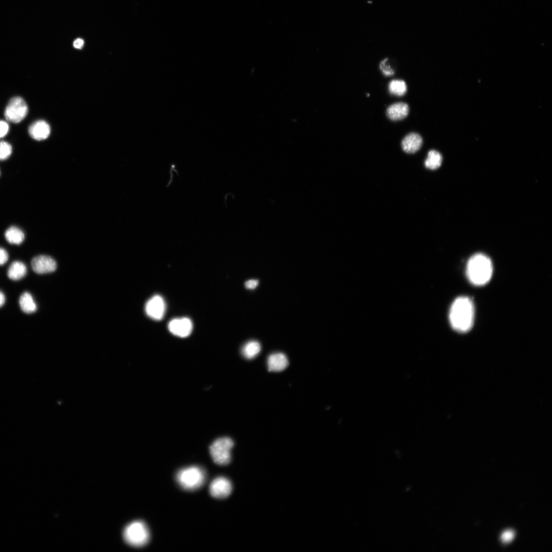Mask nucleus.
<instances>
[{
	"instance_id": "obj_15",
	"label": "nucleus",
	"mask_w": 552,
	"mask_h": 552,
	"mask_svg": "<svg viewBox=\"0 0 552 552\" xmlns=\"http://www.w3.org/2000/svg\"><path fill=\"white\" fill-rule=\"evenodd\" d=\"M26 273V266L24 263L18 261L13 262L9 267L7 271L8 277L13 281L22 279Z\"/></svg>"
},
{
	"instance_id": "obj_12",
	"label": "nucleus",
	"mask_w": 552,
	"mask_h": 552,
	"mask_svg": "<svg viewBox=\"0 0 552 552\" xmlns=\"http://www.w3.org/2000/svg\"><path fill=\"white\" fill-rule=\"evenodd\" d=\"M423 140L421 136L416 132H411L402 140L401 146L403 151L408 153H413L421 147Z\"/></svg>"
},
{
	"instance_id": "obj_27",
	"label": "nucleus",
	"mask_w": 552,
	"mask_h": 552,
	"mask_svg": "<svg viewBox=\"0 0 552 552\" xmlns=\"http://www.w3.org/2000/svg\"><path fill=\"white\" fill-rule=\"evenodd\" d=\"M84 45V41L81 38H77L74 41L73 46L76 49H80Z\"/></svg>"
},
{
	"instance_id": "obj_14",
	"label": "nucleus",
	"mask_w": 552,
	"mask_h": 552,
	"mask_svg": "<svg viewBox=\"0 0 552 552\" xmlns=\"http://www.w3.org/2000/svg\"><path fill=\"white\" fill-rule=\"evenodd\" d=\"M288 365V359L286 356L282 353L272 354L267 359L268 369L270 372L283 371Z\"/></svg>"
},
{
	"instance_id": "obj_1",
	"label": "nucleus",
	"mask_w": 552,
	"mask_h": 552,
	"mask_svg": "<svg viewBox=\"0 0 552 552\" xmlns=\"http://www.w3.org/2000/svg\"><path fill=\"white\" fill-rule=\"evenodd\" d=\"M450 325L456 331L466 333L473 326L474 307L472 300L467 296H460L452 304L449 314Z\"/></svg>"
},
{
	"instance_id": "obj_24",
	"label": "nucleus",
	"mask_w": 552,
	"mask_h": 552,
	"mask_svg": "<svg viewBox=\"0 0 552 552\" xmlns=\"http://www.w3.org/2000/svg\"><path fill=\"white\" fill-rule=\"evenodd\" d=\"M8 254L3 248L0 247V265L4 264L8 260Z\"/></svg>"
},
{
	"instance_id": "obj_11",
	"label": "nucleus",
	"mask_w": 552,
	"mask_h": 552,
	"mask_svg": "<svg viewBox=\"0 0 552 552\" xmlns=\"http://www.w3.org/2000/svg\"><path fill=\"white\" fill-rule=\"evenodd\" d=\"M50 130L49 125L43 120L34 122L29 128L30 135L37 141L46 139L50 135Z\"/></svg>"
},
{
	"instance_id": "obj_7",
	"label": "nucleus",
	"mask_w": 552,
	"mask_h": 552,
	"mask_svg": "<svg viewBox=\"0 0 552 552\" xmlns=\"http://www.w3.org/2000/svg\"><path fill=\"white\" fill-rule=\"evenodd\" d=\"M209 490L213 497L223 498L231 494L232 491V485L228 479L220 476L216 478L212 481Z\"/></svg>"
},
{
	"instance_id": "obj_2",
	"label": "nucleus",
	"mask_w": 552,
	"mask_h": 552,
	"mask_svg": "<svg viewBox=\"0 0 552 552\" xmlns=\"http://www.w3.org/2000/svg\"><path fill=\"white\" fill-rule=\"evenodd\" d=\"M493 273V265L490 259L483 254H476L468 260L466 274L469 281L474 285L482 286L489 282Z\"/></svg>"
},
{
	"instance_id": "obj_10",
	"label": "nucleus",
	"mask_w": 552,
	"mask_h": 552,
	"mask_svg": "<svg viewBox=\"0 0 552 552\" xmlns=\"http://www.w3.org/2000/svg\"><path fill=\"white\" fill-rule=\"evenodd\" d=\"M168 329L173 335L186 337L191 333L193 325L192 321L188 318H175L169 323Z\"/></svg>"
},
{
	"instance_id": "obj_26",
	"label": "nucleus",
	"mask_w": 552,
	"mask_h": 552,
	"mask_svg": "<svg viewBox=\"0 0 552 552\" xmlns=\"http://www.w3.org/2000/svg\"><path fill=\"white\" fill-rule=\"evenodd\" d=\"M258 285V281L257 280H249L245 283V286L249 289H255Z\"/></svg>"
},
{
	"instance_id": "obj_8",
	"label": "nucleus",
	"mask_w": 552,
	"mask_h": 552,
	"mask_svg": "<svg viewBox=\"0 0 552 552\" xmlns=\"http://www.w3.org/2000/svg\"><path fill=\"white\" fill-rule=\"evenodd\" d=\"M31 267L36 273L44 274L55 271L57 264L54 259L49 256L39 255L32 260Z\"/></svg>"
},
{
	"instance_id": "obj_13",
	"label": "nucleus",
	"mask_w": 552,
	"mask_h": 552,
	"mask_svg": "<svg viewBox=\"0 0 552 552\" xmlns=\"http://www.w3.org/2000/svg\"><path fill=\"white\" fill-rule=\"evenodd\" d=\"M409 112V106L404 102H397L389 105L386 114L393 121L401 120L406 118Z\"/></svg>"
},
{
	"instance_id": "obj_20",
	"label": "nucleus",
	"mask_w": 552,
	"mask_h": 552,
	"mask_svg": "<svg viewBox=\"0 0 552 552\" xmlns=\"http://www.w3.org/2000/svg\"><path fill=\"white\" fill-rule=\"evenodd\" d=\"M388 90L393 95L402 96L406 93L407 85L404 80H393L388 84Z\"/></svg>"
},
{
	"instance_id": "obj_9",
	"label": "nucleus",
	"mask_w": 552,
	"mask_h": 552,
	"mask_svg": "<svg viewBox=\"0 0 552 552\" xmlns=\"http://www.w3.org/2000/svg\"><path fill=\"white\" fill-rule=\"evenodd\" d=\"M145 311L152 319H162L165 311V303L163 297L158 295L152 297L146 304Z\"/></svg>"
},
{
	"instance_id": "obj_4",
	"label": "nucleus",
	"mask_w": 552,
	"mask_h": 552,
	"mask_svg": "<svg viewBox=\"0 0 552 552\" xmlns=\"http://www.w3.org/2000/svg\"><path fill=\"white\" fill-rule=\"evenodd\" d=\"M123 536L126 542L129 545L141 547L148 543L150 534L148 527L144 523L136 521L125 527Z\"/></svg>"
},
{
	"instance_id": "obj_6",
	"label": "nucleus",
	"mask_w": 552,
	"mask_h": 552,
	"mask_svg": "<svg viewBox=\"0 0 552 552\" xmlns=\"http://www.w3.org/2000/svg\"><path fill=\"white\" fill-rule=\"evenodd\" d=\"M28 106L21 97H15L9 102L5 110V117L9 122L17 123L21 121L27 116Z\"/></svg>"
},
{
	"instance_id": "obj_16",
	"label": "nucleus",
	"mask_w": 552,
	"mask_h": 552,
	"mask_svg": "<svg viewBox=\"0 0 552 552\" xmlns=\"http://www.w3.org/2000/svg\"><path fill=\"white\" fill-rule=\"evenodd\" d=\"M19 304L21 310L26 313H32L37 310V306L32 296L28 292H25L20 295Z\"/></svg>"
},
{
	"instance_id": "obj_3",
	"label": "nucleus",
	"mask_w": 552,
	"mask_h": 552,
	"mask_svg": "<svg viewBox=\"0 0 552 552\" xmlns=\"http://www.w3.org/2000/svg\"><path fill=\"white\" fill-rule=\"evenodd\" d=\"M206 474L199 467L191 466L177 472L176 479L183 489L192 491L200 488L204 482Z\"/></svg>"
},
{
	"instance_id": "obj_21",
	"label": "nucleus",
	"mask_w": 552,
	"mask_h": 552,
	"mask_svg": "<svg viewBox=\"0 0 552 552\" xmlns=\"http://www.w3.org/2000/svg\"><path fill=\"white\" fill-rule=\"evenodd\" d=\"M12 153V147L7 142H0V160H3L7 159Z\"/></svg>"
},
{
	"instance_id": "obj_28",
	"label": "nucleus",
	"mask_w": 552,
	"mask_h": 552,
	"mask_svg": "<svg viewBox=\"0 0 552 552\" xmlns=\"http://www.w3.org/2000/svg\"><path fill=\"white\" fill-rule=\"evenodd\" d=\"M5 302V296L4 294L0 291V307L3 306Z\"/></svg>"
},
{
	"instance_id": "obj_18",
	"label": "nucleus",
	"mask_w": 552,
	"mask_h": 552,
	"mask_svg": "<svg viewBox=\"0 0 552 552\" xmlns=\"http://www.w3.org/2000/svg\"><path fill=\"white\" fill-rule=\"evenodd\" d=\"M261 349V345L259 342L255 340H251L246 343L241 350L242 354L246 359H251L255 358L260 353Z\"/></svg>"
},
{
	"instance_id": "obj_17",
	"label": "nucleus",
	"mask_w": 552,
	"mask_h": 552,
	"mask_svg": "<svg viewBox=\"0 0 552 552\" xmlns=\"http://www.w3.org/2000/svg\"><path fill=\"white\" fill-rule=\"evenodd\" d=\"M5 236L8 242L14 244H20L25 239L24 232L15 226L8 228L5 232Z\"/></svg>"
},
{
	"instance_id": "obj_5",
	"label": "nucleus",
	"mask_w": 552,
	"mask_h": 552,
	"mask_svg": "<svg viewBox=\"0 0 552 552\" xmlns=\"http://www.w3.org/2000/svg\"><path fill=\"white\" fill-rule=\"evenodd\" d=\"M233 446V441L228 437L220 438L214 441L210 447L214 462L219 465L228 464L231 459V451Z\"/></svg>"
},
{
	"instance_id": "obj_25",
	"label": "nucleus",
	"mask_w": 552,
	"mask_h": 552,
	"mask_svg": "<svg viewBox=\"0 0 552 552\" xmlns=\"http://www.w3.org/2000/svg\"><path fill=\"white\" fill-rule=\"evenodd\" d=\"M514 536V533L511 531H508L504 532L501 536L502 541L504 542H509L511 541Z\"/></svg>"
},
{
	"instance_id": "obj_23",
	"label": "nucleus",
	"mask_w": 552,
	"mask_h": 552,
	"mask_svg": "<svg viewBox=\"0 0 552 552\" xmlns=\"http://www.w3.org/2000/svg\"><path fill=\"white\" fill-rule=\"evenodd\" d=\"M9 125L4 121H0V138L4 137L8 132Z\"/></svg>"
},
{
	"instance_id": "obj_22",
	"label": "nucleus",
	"mask_w": 552,
	"mask_h": 552,
	"mask_svg": "<svg viewBox=\"0 0 552 552\" xmlns=\"http://www.w3.org/2000/svg\"><path fill=\"white\" fill-rule=\"evenodd\" d=\"M379 67L383 74L386 76H390L394 75V71L388 63V58H386L381 61Z\"/></svg>"
},
{
	"instance_id": "obj_19",
	"label": "nucleus",
	"mask_w": 552,
	"mask_h": 552,
	"mask_svg": "<svg viewBox=\"0 0 552 552\" xmlns=\"http://www.w3.org/2000/svg\"><path fill=\"white\" fill-rule=\"evenodd\" d=\"M442 157L438 151L432 150L428 152L427 157L425 161V166L426 168L435 170L441 165Z\"/></svg>"
}]
</instances>
